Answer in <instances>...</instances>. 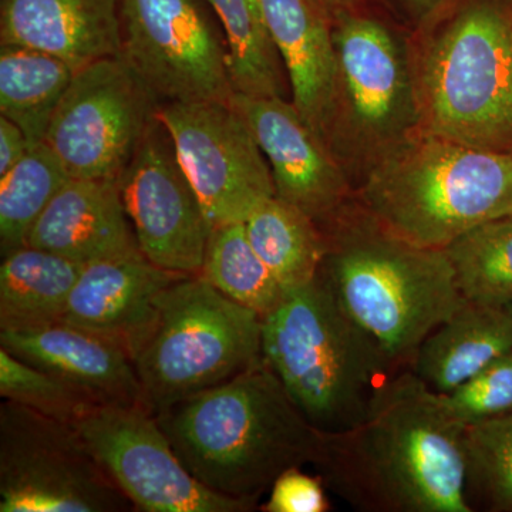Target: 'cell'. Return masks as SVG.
<instances>
[{
  "label": "cell",
  "mask_w": 512,
  "mask_h": 512,
  "mask_svg": "<svg viewBox=\"0 0 512 512\" xmlns=\"http://www.w3.org/2000/svg\"><path fill=\"white\" fill-rule=\"evenodd\" d=\"M120 56L160 103L231 101L224 30L208 0H119Z\"/></svg>",
  "instance_id": "obj_9"
},
{
  "label": "cell",
  "mask_w": 512,
  "mask_h": 512,
  "mask_svg": "<svg viewBox=\"0 0 512 512\" xmlns=\"http://www.w3.org/2000/svg\"><path fill=\"white\" fill-rule=\"evenodd\" d=\"M0 348L59 377L99 406L150 407L127 350L66 320L0 329Z\"/></svg>",
  "instance_id": "obj_16"
},
{
  "label": "cell",
  "mask_w": 512,
  "mask_h": 512,
  "mask_svg": "<svg viewBox=\"0 0 512 512\" xmlns=\"http://www.w3.org/2000/svg\"><path fill=\"white\" fill-rule=\"evenodd\" d=\"M332 25L338 62L332 148L349 136L375 158L419 128L412 66L376 20L345 10L333 16Z\"/></svg>",
  "instance_id": "obj_13"
},
{
  "label": "cell",
  "mask_w": 512,
  "mask_h": 512,
  "mask_svg": "<svg viewBox=\"0 0 512 512\" xmlns=\"http://www.w3.org/2000/svg\"><path fill=\"white\" fill-rule=\"evenodd\" d=\"M444 249L464 299L512 305V217L485 222Z\"/></svg>",
  "instance_id": "obj_28"
},
{
  "label": "cell",
  "mask_w": 512,
  "mask_h": 512,
  "mask_svg": "<svg viewBox=\"0 0 512 512\" xmlns=\"http://www.w3.org/2000/svg\"><path fill=\"white\" fill-rule=\"evenodd\" d=\"M161 103L121 56L76 70L46 134L72 178L117 180Z\"/></svg>",
  "instance_id": "obj_10"
},
{
  "label": "cell",
  "mask_w": 512,
  "mask_h": 512,
  "mask_svg": "<svg viewBox=\"0 0 512 512\" xmlns=\"http://www.w3.org/2000/svg\"><path fill=\"white\" fill-rule=\"evenodd\" d=\"M414 2L420 3V5H430L434 0H414Z\"/></svg>",
  "instance_id": "obj_35"
},
{
  "label": "cell",
  "mask_w": 512,
  "mask_h": 512,
  "mask_svg": "<svg viewBox=\"0 0 512 512\" xmlns=\"http://www.w3.org/2000/svg\"><path fill=\"white\" fill-rule=\"evenodd\" d=\"M28 245L80 264L137 251L117 180L70 178L40 215Z\"/></svg>",
  "instance_id": "obj_20"
},
{
  "label": "cell",
  "mask_w": 512,
  "mask_h": 512,
  "mask_svg": "<svg viewBox=\"0 0 512 512\" xmlns=\"http://www.w3.org/2000/svg\"><path fill=\"white\" fill-rule=\"evenodd\" d=\"M443 399L466 427L512 413V350L443 394Z\"/></svg>",
  "instance_id": "obj_31"
},
{
  "label": "cell",
  "mask_w": 512,
  "mask_h": 512,
  "mask_svg": "<svg viewBox=\"0 0 512 512\" xmlns=\"http://www.w3.org/2000/svg\"><path fill=\"white\" fill-rule=\"evenodd\" d=\"M74 69L59 57L0 46V113L22 128L30 147L43 143Z\"/></svg>",
  "instance_id": "obj_23"
},
{
  "label": "cell",
  "mask_w": 512,
  "mask_h": 512,
  "mask_svg": "<svg viewBox=\"0 0 512 512\" xmlns=\"http://www.w3.org/2000/svg\"><path fill=\"white\" fill-rule=\"evenodd\" d=\"M245 228L256 254L286 292L315 281L325 241L308 214L274 197L249 215Z\"/></svg>",
  "instance_id": "obj_24"
},
{
  "label": "cell",
  "mask_w": 512,
  "mask_h": 512,
  "mask_svg": "<svg viewBox=\"0 0 512 512\" xmlns=\"http://www.w3.org/2000/svg\"><path fill=\"white\" fill-rule=\"evenodd\" d=\"M359 204L394 237L444 249L485 222L512 217V153L416 128L373 158Z\"/></svg>",
  "instance_id": "obj_4"
},
{
  "label": "cell",
  "mask_w": 512,
  "mask_h": 512,
  "mask_svg": "<svg viewBox=\"0 0 512 512\" xmlns=\"http://www.w3.org/2000/svg\"><path fill=\"white\" fill-rule=\"evenodd\" d=\"M140 249L84 265L63 320L119 343L133 355L156 316L165 289L184 278Z\"/></svg>",
  "instance_id": "obj_17"
},
{
  "label": "cell",
  "mask_w": 512,
  "mask_h": 512,
  "mask_svg": "<svg viewBox=\"0 0 512 512\" xmlns=\"http://www.w3.org/2000/svg\"><path fill=\"white\" fill-rule=\"evenodd\" d=\"M319 227V275L340 308L407 369L421 342L466 302L446 249L394 237L360 204L346 202Z\"/></svg>",
  "instance_id": "obj_3"
},
{
  "label": "cell",
  "mask_w": 512,
  "mask_h": 512,
  "mask_svg": "<svg viewBox=\"0 0 512 512\" xmlns=\"http://www.w3.org/2000/svg\"><path fill=\"white\" fill-rule=\"evenodd\" d=\"M258 3L284 63L293 106L332 148L338 111V62L332 18L316 0Z\"/></svg>",
  "instance_id": "obj_18"
},
{
  "label": "cell",
  "mask_w": 512,
  "mask_h": 512,
  "mask_svg": "<svg viewBox=\"0 0 512 512\" xmlns=\"http://www.w3.org/2000/svg\"><path fill=\"white\" fill-rule=\"evenodd\" d=\"M46 141L29 148L8 174L0 177V252L28 245L30 231L57 192L70 180Z\"/></svg>",
  "instance_id": "obj_27"
},
{
  "label": "cell",
  "mask_w": 512,
  "mask_h": 512,
  "mask_svg": "<svg viewBox=\"0 0 512 512\" xmlns=\"http://www.w3.org/2000/svg\"><path fill=\"white\" fill-rule=\"evenodd\" d=\"M119 187L140 251L167 271L200 275L212 225L158 116Z\"/></svg>",
  "instance_id": "obj_14"
},
{
  "label": "cell",
  "mask_w": 512,
  "mask_h": 512,
  "mask_svg": "<svg viewBox=\"0 0 512 512\" xmlns=\"http://www.w3.org/2000/svg\"><path fill=\"white\" fill-rule=\"evenodd\" d=\"M220 20L235 93L286 99V72L258 0H208Z\"/></svg>",
  "instance_id": "obj_25"
},
{
  "label": "cell",
  "mask_w": 512,
  "mask_h": 512,
  "mask_svg": "<svg viewBox=\"0 0 512 512\" xmlns=\"http://www.w3.org/2000/svg\"><path fill=\"white\" fill-rule=\"evenodd\" d=\"M0 396L63 423L76 426L99 404L45 370L0 348Z\"/></svg>",
  "instance_id": "obj_30"
},
{
  "label": "cell",
  "mask_w": 512,
  "mask_h": 512,
  "mask_svg": "<svg viewBox=\"0 0 512 512\" xmlns=\"http://www.w3.org/2000/svg\"><path fill=\"white\" fill-rule=\"evenodd\" d=\"M420 130L512 153V10L471 3L413 60Z\"/></svg>",
  "instance_id": "obj_6"
},
{
  "label": "cell",
  "mask_w": 512,
  "mask_h": 512,
  "mask_svg": "<svg viewBox=\"0 0 512 512\" xmlns=\"http://www.w3.org/2000/svg\"><path fill=\"white\" fill-rule=\"evenodd\" d=\"M0 45L42 50L74 72L120 56L119 0H2Z\"/></svg>",
  "instance_id": "obj_19"
},
{
  "label": "cell",
  "mask_w": 512,
  "mask_h": 512,
  "mask_svg": "<svg viewBox=\"0 0 512 512\" xmlns=\"http://www.w3.org/2000/svg\"><path fill=\"white\" fill-rule=\"evenodd\" d=\"M30 148L28 137L18 124L0 117V177L20 163Z\"/></svg>",
  "instance_id": "obj_33"
},
{
  "label": "cell",
  "mask_w": 512,
  "mask_h": 512,
  "mask_svg": "<svg viewBox=\"0 0 512 512\" xmlns=\"http://www.w3.org/2000/svg\"><path fill=\"white\" fill-rule=\"evenodd\" d=\"M269 498L259 505L264 512H328L330 501L326 485L319 476L303 473L293 467L276 478L269 488Z\"/></svg>",
  "instance_id": "obj_32"
},
{
  "label": "cell",
  "mask_w": 512,
  "mask_h": 512,
  "mask_svg": "<svg viewBox=\"0 0 512 512\" xmlns=\"http://www.w3.org/2000/svg\"><path fill=\"white\" fill-rule=\"evenodd\" d=\"M134 510L79 429L9 400L0 404V511Z\"/></svg>",
  "instance_id": "obj_8"
},
{
  "label": "cell",
  "mask_w": 512,
  "mask_h": 512,
  "mask_svg": "<svg viewBox=\"0 0 512 512\" xmlns=\"http://www.w3.org/2000/svg\"><path fill=\"white\" fill-rule=\"evenodd\" d=\"M156 416L192 476L228 497L261 500L286 470L312 464L318 448L319 431L265 360Z\"/></svg>",
  "instance_id": "obj_2"
},
{
  "label": "cell",
  "mask_w": 512,
  "mask_h": 512,
  "mask_svg": "<svg viewBox=\"0 0 512 512\" xmlns=\"http://www.w3.org/2000/svg\"><path fill=\"white\" fill-rule=\"evenodd\" d=\"M76 427L100 466L130 500L134 510H259V501L215 493L192 476L150 407L96 406Z\"/></svg>",
  "instance_id": "obj_12"
},
{
  "label": "cell",
  "mask_w": 512,
  "mask_h": 512,
  "mask_svg": "<svg viewBox=\"0 0 512 512\" xmlns=\"http://www.w3.org/2000/svg\"><path fill=\"white\" fill-rule=\"evenodd\" d=\"M157 116L173 138L212 229L245 222L276 197L271 167L231 101L163 103Z\"/></svg>",
  "instance_id": "obj_11"
},
{
  "label": "cell",
  "mask_w": 512,
  "mask_h": 512,
  "mask_svg": "<svg viewBox=\"0 0 512 512\" xmlns=\"http://www.w3.org/2000/svg\"><path fill=\"white\" fill-rule=\"evenodd\" d=\"M464 458L471 510L512 512V413L467 426Z\"/></svg>",
  "instance_id": "obj_29"
},
{
  "label": "cell",
  "mask_w": 512,
  "mask_h": 512,
  "mask_svg": "<svg viewBox=\"0 0 512 512\" xmlns=\"http://www.w3.org/2000/svg\"><path fill=\"white\" fill-rule=\"evenodd\" d=\"M512 350V305L467 301L421 342L409 369L447 394Z\"/></svg>",
  "instance_id": "obj_21"
},
{
  "label": "cell",
  "mask_w": 512,
  "mask_h": 512,
  "mask_svg": "<svg viewBox=\"0 0 512 512\" xmlns=\"http://www.w3.org/2000/svg\"><path fill=\"white\" fill-rule=\"evenodd\" d=\"M83 268L80 262L32 245L2 256L0 329L63 319Z\"/></svg>",
  "instance_id": "obj_22"
},
{
  "label": "cell",
  "mask_w": 512,
  "mask_h": 512,
  "mask_svg": "<svg viewBox=\"0 0 512 512\" xmlns=\"http://www.w3.org/2000/svg\"><path fill=\"white\" fill-rule=\"evenodd\" d=\"M464 431L443 394L407 367L383 384L355 427L319 431L312 466L357 511L473 512Z\"/></svg>",
  "instance_id": "obj_1"
},
{
  "label": "cell",
  "mask_w": 512,
  "mask_h": 512,
  "mask_svg": "<svg viewBox=\"0 0 512 512\" xmlns=\"http://www.w3.org/2000/svg\"><path fill=\"white\" fill-rule=\"evenodd\" d=\"M200 276L227 298L264 318L285 298L286 291L256 254L245 222L212 229Z\"/></svg>",
  "instance_id": "obj_26"
},
{
  "label": "cell",
  "mask_w": 512,
  "mask_h": 512,
  "mask_svg": "<svg viewBox=\"0 0 512 512\" xmlns=\"http://www.w3.org/2000/svg\"><path fill=\"white\" fill-rule=\"evenodd\" d=\"M154 413L234 379L264 360L262 316L200 275L165 289L131 355Z\"/></svg>",
  "instance_id": "obj_7"
},
{
  "label": "cell",
  "mask_w": 512,
  "mask_h": 512,
  "mask_svg": "<svg viewBox=\"0 0 512 512\" xmlns=\"http://www.w3.org/2000/svg\"><path fill=\"white\" fill-rule=\"evenodd\" d=\"M316 2L329 13L330 18H333L338 13L349 10L353 0H316Z\"/></svg>",
  "instance_id": "obj_34"
},
{
  "label": "cell",
  "mask_w": 512,
  "mask_h": 512,
  "mask_svg": "<svg viewBox=\"0 0 512 512\" xmlns=\"http://www.w3.org/2000/svg\"><path fill=\"white\" fill-rule=\"evenodd\" d=\"M231 103L247 120L268 160L279 200L318 224L348 202V177L335 151L309 127L292 101L235 93Z\"/></svg>",
  "instance_id": "obj_15"
},
{
  "label": "cell",
  "mask_w": 512,
  "mask_h": 512,
  "mask_svg": "<svg viewBox=\"0 0 512 512\" xmlns=\"http://www.w3.org/2000/svg\"><path fill=\"white\" fill-rule=\"evenodd\" d=\"M262 355L305 419L322 433L365 419L383 384L402 370L340 308L318 274L262 318Z\"/></svg>",
  "instance_id": "obj_5"
}]
</instances>
